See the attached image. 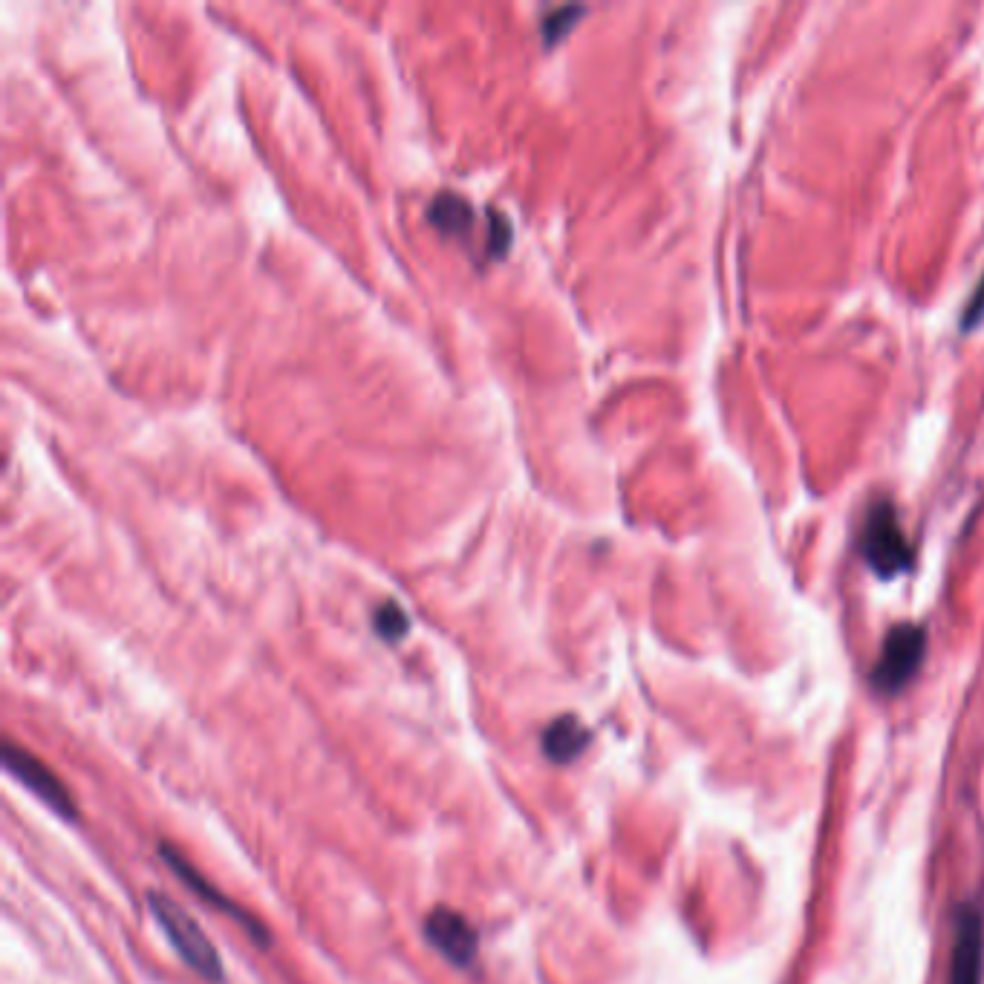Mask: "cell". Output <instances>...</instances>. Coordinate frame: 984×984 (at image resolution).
<instances>
[{
	"mask_svg": "<svg viewBox=\"0 0 984 984\" xmlns=\"http://www.w3.org/2000/svg\"><path fill=\"white\" fill-rule=\"evenodd\" d=\"M148 904H151L153 918L159 921V927L165 930L171 947L179 953V959L185 961L197 976H202L205 982L220 984L226 979V967L220 961L217 947L205 938L202 927L179 907L174 898L162 895V892H148Z\"/></svg>",
	"mask_w": 984,
	"mask_h": 984,
	"instance_id": "6da1fadb",
	"label": "cell"
},
{
	"mask_svg": "<svg viewBox=\"0 0 984 984\" xmlns=\"http://www.w3.org/2000/svg\"><path fill=\"white\" fill-rule=\"evenodd\" d=\"M860 549H863V560L878 578L892 581L912 569V546L901 529L898 511L889 500H875L869 505Z\"/></svg>",
	"mask_w": 984,
	"mask_h": 984,
	"instance_id": "7a4b0ae2",
	"label": "cell"
},
{
	"mask_svg": "<svg viewBox=\"0 0 984 984\" xmlns=\"http://www.w3.org/2000/svg\"><path fill=\"white\" fill-rule=\"evenodd\" d=\"M927 653V635L915 624H898L886 632L881 656L872 670V687L886 696H895L907 687Z\"/></svg>",
	"mask_w": 984,
	"mask_h": 984,
	"instance_id": "3957f363",
	"label": "cell"
},
{
	"mask_svg": "<svg viewBox=\"0 0 984 984\" xmlns=\"http://www.w3.org/2000/svg\"><path fill=\"white\" fill-rule=\"evenodd\" d=\"M3 765H6V771H9L18 783H24L26 788H29L38 800H44L55 814H61L64 820H76L78 808H76V800H73V794H70V788L61 783L58 774H55L52 768H47L41 759L32 757L26 748H18V745L6 742V748H3Z\"/></svg>",
	"mask_w": 984,
	"mask_h": 984,
	"instance_id": "277c9868",
	"label": "cell"
},
{
	"mask_svg": "<svg viewBox=\"0 0 984 984\" xmlns=\"http://www.w3.org/2000/svg\"><path fill=\"white\" fill-rule=\"evenodd\" d=\"M422 930H425V938H428L430 947L436 953H442L456 967L474 964L477 953H480V933H477V927L462 912H456L451 907L430 909Z\"/></svg>",
	"mask_w": 984,
	"mask_h": 984,
	"instance_id": "5b68a950",
	"label": "cell"
},
{
	"mask_svg": "<svg viewBox=\"0 0 984 984\" xmlns=\"http://www.w3.org/2000/svg\"><path fill=\"white\" fill-rule=\"evenodd\" d=\"M984 979V912L979 904L961 907L947 984H982Z\"/></svg>",
	"mask_w": 984,
	"mask_h": 984,
	"instance_id": "8992f818",
	"label": "cell"
},
{
	"mask_svg": "<svg viewBox=\"0 0 984 984\" xmlns=\"http://www.w3.org/2000/svg\"><path fill=\"white\" fill-rule=\"evenodd\" d=\"M159 858L165 860V863H168V866L174 869V875H177L179 881H185V884L191 886V889H194V892L200 895L202 901H208V904H214V907H220V909H223V912H226V915H234V918H237V921H240V924L246 927V933H249V938H252V941H257V944H263V947L269 944V938H266V935H269V933H266V927H263V924H260V921L254 918V915H249L246 909H240V907H237V904H234V901H228V898H223V895L217 892V886L208 884V881L202 878L200 872H197V869H194V866H191L188 860H185V858H182V855H179V852H177V849H174V846H171V843H159Z\"/></svg>",
	"mask_w": 984,
	"mask_h": 984,
	"instance_id": "52a82bcc",
	"label": "cell"
},
{
	"mask_svg": "<svg viewBox=\"0 0 984 984\" xmlns=\"http://www.w3.org/2000/svg\"><path fill=\"white\" fill-rule=\"evenodd\" d=\"M589 742H592V731L583 725L578 716H572V713L557 716L555 722L546 725V731L540 736L543 754L552 759V762H557V765L575 762L586 751Z\"/></svg>",
	"mask_w": 984,
	"mask_h": 984,
	"instance_id": "ba28073f",
	"label": "cell"
},
{
	"mask_svg": "<svg viewBox=\"0 0 984 984\" xmlns=\"http://www.w3.org/2000/svg\"><path fill=\"white\" fill-rule=\"evenodd\" d=\"M471 208L468 202L459 200L456 194H439L433 205H430V220L433 226L439 228L442 234H454V231H465L471 226Z\"/></svg>",
	"mask_w": 984,
	"mask_h": 984,
	"instance_id": "9c48e42d",
	"label": "cell"
},
{
	"mask_svg": "<svg viewBox=\"0 0 984 984\" xmlns=\"http://www.w3.org/2000/svg\"><path fill=\"white\" fill-rule=\"evenodd\" d=\"M373 627H376V632H379L384 641H402L404 635L410 632V618H407V612H404L402 606L396 604V601H390V604H381L376 609Z\"/></svg>",
	"mask_w": 984,
	"mask_h": 984,
	"instance_id": "30bf717a",
	"label": "cell"
},
{
	"mask_svg": "<svg viewBox=\"0 0 984 984\" xmlns=\"http://www.w3.org/2000/svg\"><path fill=\"white\" fill-rule=\"evenodd\" d=\"M982 318H984V278H982V283L976 286V292L970 295L967 306H964V315H961V327L964 329L979 327V324H982Z\"/></svg>",
	"mask_w": 984,
	"mask_h": 984,
	"instance_id": "8fae6325",
	"label": "cell"
}]
</instances>
